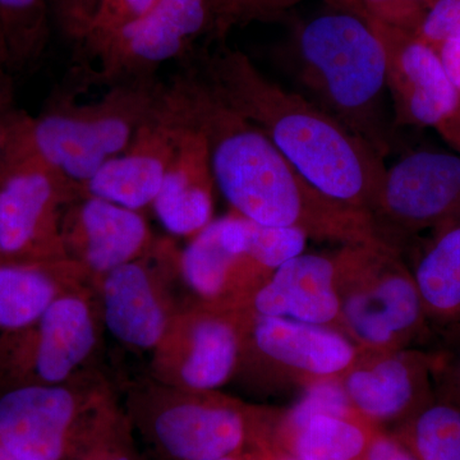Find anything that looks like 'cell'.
Instances as JSON below:
<instances>
[{"label":"cell","instance_id":"cell-39","mask_svg":"<svg viewBox=\"0 0 460 460\" xmlns=\"http://www.w3.org/2000/svg\"><path fill=\"white\" fill-rule=\"evenodd\" d=\"M436 131L440 133L441 137H443L444 140L452 146L453 150L456 151L460 155V107L458 111H456L443 126L438 127Z\"/></svg>","mask_w":460,"mask_h":460},{"label":"cell","instance_id":"cell-25","mask_svg":"<svg viewBox=\"0 0 460 460\" xmlns=\"http://www.w3.org/2000/svg\"><path fill=\"white\" fill-rule=\"evenodd\" d=\"M371 432L350 417L314 416L292 432V456L299 460H358Z\"/></svg>","mask_w":460,"mask_h":460},{"label":"cell","instance_id":"cell-22","mask_svg":"<svg viewBox=\"0 0 460 460\" xmlns=\"http://www.w3.org/2000/svg\"><path fill=\"white\" fill-rule=\"evenodd\" d=\"M48 0H0V65L9 74L40 60L50 38Z\"/></svg>","mask_w":460,"mask_h":460},{"label":"cell","instance_id":"cell-8","mask_svg":"<svg viewBox=\"0 0 460 460\" xmlns=\"http://www.w3.org/2000/svg\"><path fill=\"white\" fill-rule=\"evenodd\" d=\"M80 184L9 148L0 172V263H38L57 250V208Z\"/></svg>","mask_w":460,"mask_h":460},{"label":"cell","instance_id":"cell-27","mask_svg":"<svg viewBox=\"0 0 460 460\" xmlns=\"http://www.w3.org/2000/svg\"><path fill=\"white\" fill-rule=\"evenodd\" d=\"M157 0H100L83 41L75 47L72 71L86 72L118 33L146 16Z\"/></svg>","mask_w":460,"mask_h":460},{"label":"cell","instance_id":"cell-26","mask_svg":"<svg viewBox=\"0 0 460 460\" xmlns=\"http://www.w3.org/2000/svg\"><path fill=\"white\" fill-rule=\"evenodd\" d=\"M395 435L420 460H460V408L435 398Z\"/></svg>","mask_w":460,"mask_h":460},{"label":"cell","instance_id":"cell-29","mask_svg":"<svg viewBox=\"0 0 460 460\" xmlns=\"http://www.w3.org/2000/svg\"><path fill=\"white\" fill-rule=\"evenodd\" d=\"M307 238L298 228L262 226L250 220L247 255L259 268L275 271L288 260L305 252Z\"/></svg>","mask_w":460,"mask_h":460},{"label":"cell","instance_id":"cell-31","mask_svg":"<svg viewBox=\"0 0 460 460\" xmlns=\"http://www.w3.org/2000/svg\"><path fill=\"white\" fill-rule=\"evenodd\" d=\"M368 21L416 33L438 0H361Z\"/></svg>","mask_w":460,"mask_h":460},{"label":"cell","instance_id":"cell-34","mask_svg":"<svg viewBox=\"0 0 460 460\" xmlns=\"http://www.w3.org/2000/svg\"><path fill=\"white\" fill-rule=\"evenodd\" d=\"M118 440L113 429L99 426L81 436L69 456L75 460H135Z\"/></svg>","mask_w":460,"mask_h":460},{"label":"cell","instance_id":"cell-4","mask_svg":"<svg viewBox=\"0 0 460 460\" xmlns=\"http://www.w3.org/2000/svg\"><path fill=\"white\" fill-rule=\"evenodd\" d=\"M162 84L156 78L111 84L102 99L84 104H77L68 84L38 117L21 113L11 150L84 189L109 160L129 146L153 111Z\"/></svg>","mask_w":460,"mask_h":460},{"label":"cell","instance_id":"cell-7","mask_svg":"<svg viewBox=\"0 0 460 460\" xmlns=\"http://www.w3.org/2000/svg\"><path fill=\"white\" fill-rule=\"evenodd\" d=\"M211 26L208 0H157L146 16L109 42L98 66L72 75L87 87L156 80L160 66L192 53L199 38H208Z\"/></svg>","mask_w":460,"mask_h":460},{"label":"cell","instance_id":"cell-3","mask_svg":"<svg viewBox=\"0 0 460 460\" xmlns=\"http://www.w3.org/2000/svg\"><path fill=\"white\" fill-rule=\"evenodd\" d=\"M275 59L296 93L385 159L395 126L386 109V57L367 20L330 9L295 23Z\"/></svg>","mask_w":460,"mask_h":460},{"label":"cell","instance_id":"cell-6","mask_svg":"<svg viewBox=\"0 0 460 460\" xmlns=\"http://www.w3.org/2000/svg\"><path fill=\"white\" fill-rule=\"evenodd\" d=\"M459 214V154L420 148L386 168L371 219L380 243L399 253L404 242Z\"/></svg>","mask_w":460,"mask_h":460},{"label":"cell","instance_id":"cell-17","mask_svg":"<svg viewBox=\"0 0 460 460\" xmlns=\"http://www.w3.org/2000/svg\"><path fill=\"white\" fill-rule=\"evenodd\" d=\"M255 341L269 358L317 377L341 374L356 359V348L341 332L284 317L260 316Z\"/></svg>","mask_w":460,"mask_h":460},{"label":"cell","instance_id":"cell-11","mask_svg":"<svg viewBox=\"0 0 460 460\" xmlns=\"http://www.w3.org/2000/svg\"><path fill=\"white\" fill-rule=\"evenodd\" d=\"M77 405L57 386L14 387L0 396V447L17 460H66L80 440Z\"/></svg>","mask_w":460,"mask_h":460},{"label":"cell","instance_id":"cell-19","mask_svg":"<svg viewBox=\"0 0 460 460\" xmlns=\"http://www.w3.org/2000/svg\"><path fill=\"white\" fill-rule=\"evenodd\" d=\"M147 238L146 223L131 208L87 195L75 210L71 239L93 270L109 272L132 261Z\"/></svg>","mask_w":460,"mask_h":460},{"label":"cell","instance_id":"cell-5","mask_svg":"<svg viewBox=\"0 0 460 460\" xmlns=\"http://www.w3.org/2000/svg\"><path fill=\"white\" fill-rule=\"evenodd\" d=\"M399 253L378 243L345 244L338 283L345 325L366 347H399L429 330L413 274Z\"/></svg>","mask_w":460,"mask_h":460},{"label":"cell","instance_id":"cell-1","mask_svg":"<svg viewBox=\"0 0 460 460\" xmlns=\"http://www.w3.org/2000/svg\"><path fill=\"white\" fill-rule=\"evenodd\" d=\"M168 84L204 136L215 184L237 214L262 226L304 230L344 244L378 243L370 215L326 198L296 171L259 128L206 83L189 59Z\"/></svg>","mask_w":460,"mask_h":460},{"label":"cell","instance_id":"cell-40","mask_svg":"<svg viewBox=\"0 0 460 460\" xmlns=\"http://www.w3.org/2000/svg\"><path fill=\"white\" fill-rule=\"evenodd\" d=\"M326 5L330 9H335V11L347 12V13H352L354 16L367 20V14H366L365 8L361 0H323Z\"/></svg>","mask_w":460,"mask_h":460},{"label":"cell","instance_id":"cell-32","mask_svg":"<svg viewBox=\"0 0 460 460\" xmlns=\"http://www.w3.org/2000/svg\"><path fill=\"white\" fill-rule=\"evenodd\" d=\"M100 0H48L51 23L75 48L83 41Z\"/></svg>","mask_w":460,"mask_h":460},{"label":"cell","instance_id":"cell-36","mask_svg":"<svg viewBox=\"0 0 460 460\" xmlns=\"http://www.w3.org/2000/svg\"><path fill=\"white\" fill-rule=\"evenodd\" d=\"M365 460H420L396 435L372 434Z\"/></svg>","mask_w":460,"mask_h":460},{"label":"cell","instance_id":"cell-33","mask_svg":"<svg viewBox=\"0 0 460 460\" xmlns=\"http://www.w3.org/2000/svg\"><path fill=\"white\" fill-rule=\"evenodd\" d=\"M414 35L431 47L445 40H460V0H438Z\"/></svg>","mask_w":460,"mask_h":460},{"label":"cell","instance_id":"cell-2","mask_svg":"<svg viewBox=\"0 0 460 460\" xmlns=\"http://www.w3.org/2000/svg\"><path fill=\"white\" fill-rule=\"evenodd\" d=\"M186 58L311 186L371 217L386 165L370 145L296 91L269 80L247 54L226 41L196 47Z\"/></svg>","mask_w":460,"mask_h":460},{"label":"cell","instance_id":"cell-24","mask_svg":"<svg viewBox=\"0 0 460 460\" xmlns=\"http://www.w3.org/2000/svg\"><path fill=\"white\" fill-rule=\"evenodd\" d=\"M237 354L238 339L232 326L220 320L201 321L193 330L192 349L181 378L192 389H215L232 374Z\"/></svg>","mask_w":460,"mask_h":460},{"label":"cell","instance_id":"cell-44","mask_svg":"<svg viewBox=\"0 0 460 460\" xmlns=\"http://www.w3.org/2000/svg\"><path fill=\"white\" fill-rule=\"evenodd\" d=\"M208 2H210L211 14H213V9L215 7V4H217V0H208Z\"/></svg>","mask_w":460,"mask_h":460},{"label":"cell","instance_id":"cell-37","mask_svg":"<svg viewBox=\"0 0 460 460\" xmlns=\"http://www.w3.org/2000/svg\"><path fill=\"white\" fill-rule=\"evenodd\" d=\"M447 77L460 95V40H445L434 45Z\"/></svg>","mask_w":460,"mask_h":460},{"label":"cell","instance_id":"cell-16","mask_svg":"<svg viewBox=\"0 0 460 460\" xmlns=\"http://www.w3.org/2000/svg\"><path fill=\"white\" fill-rule=\"evenodd\" d=\"M429 329L460 341V214L429 232L414 270Z\"/></svg>","mask_w":460,"mask_h":460},{"label":"cell","instance_id":"cell-21","mask_svg":"<svg viewBox=\"0 0 460 460\" xmlns=\"http://www.w3.org/2000/svg\"><path fill=\"white\" fill-rule=\"evenodd\" d=\"M250 220L241 215H228L211 220L199 230L181 255L184 278L190 287L205 296L219 295L230 271L247 255Z\"/></svg>","mask_w":460,"mask_h":460},{"label":"cell","instance_id":"cell-20","mask_svg":"<svg viewBox=\"0 0 460 460\" xmlns=\"http://www.w3.org/2000/svg\"><path fill=\"white\" fill-rule=\"evenodd\" d=\"M104 299L105 320L115 337L140 348L160 341L165 316L141 265L129 261L107 272Z\"/></svg>","mask_w":460,"mask_h":460},{"label":"cell","instance_id":"cell-18","mask_svg":"<svg viewBox=\"0 0 460 460\" xmlns=\"http://www.w3.org/2000/svg\"><path fill=\"white\" fill-rule=\"evenodd\" d=\"M36 325L31 343L17 353V358L25 357L27 368L44 383H59L86 358L95 343L89 308L72 296L58 298Z\"/></svg>","mask_w":460,"mask_h":460},{"label":"cell","instance_id":"cell-13","mask_svg":"<svg viewBox=\"0 0 460 460\" xmlns=\"http://www.w3.org/2000/svg\"><path fill=\"white\" fill-rule=\"evenodd\" d=\"M177 111L181 120L180 133L153 204L160 222L172 234H198L213 217L217 184L204 136L187 122L178 107Z\"/></svg>","mask_w":460,"mask_h":460},{"label":"cell","instance_id":"cell-42","mask_svg":"<svg viewBox=\"0 0 460 460\" xmlns=\"http://www.w3.org/2000/svg\"><path fill=\"white\" fill-rule=\"evenodd\" d=\"M217 460H250V459H247L246 456H242V452H241V453H237V454H232V456H223V458L217 459Z\"/></svg>","mask_w":460,"mask_h":460},{"label":"cell","instance_id":"cell-28","mask_svg":"<svg viewBox=\"0 0 460 460\" xmlns=\"http://www.w3.org/2000/svg\"><path fill=\"white\" fill-rule=\"evenodd\" d=\"M304 0H217L208 42L226 41L237 27L255 22H280Z\"/></svg>","mask_w":460,"mask_h":460},{"label":"cell","instance_id":"cell-45","mask_svg":"<svg viewBox=\"0 0 460 460\" xmlns=\"http://www.w3.org/2000/svg\"><path fill=\"white\" fill-rule=\"evenodd\" d=\"M281 460H299V459L295 458V456H290V458L281 459Z\"/></svg>","mask_w":460,"mask_h":460},{"label":"cell","instance_id":"cell-12","mask_svg":"<svg viewBox=\"0 0 460 460\" xmlns=\"http://www.w3.org/2000/svg\"><path fill=\"white\" fill-rule=\"evenodd\" d=\"M434 366L435 357L429 354L393 352L350 371L343 385L365 419L402 425L434 401Z\"/></svg>","mask_w":460,"mask_h":460},{"label":"cell","instance_id":"cell-43","mask_svg":"<svg viewBox=\"0 0 460 460\" xmlns=\"http://www.w3.org/2000/svg\"><path fill=\"white\" fill-rule=\"evenodd\" d=\"M0 460H17L16 458H13V456H11V454H8L5 452L4 449H3L2 447H0Z\"/></svg>","mask_w":460,"mask_h":460},{"label":"cell","instance_id":"cell-14","mask_svg":"<svg viewBox=\"0 0 460 460\" xmlns=\"http://www.w3.org/2000/svg\"><path fill=\"white\" fill-rule=\"evenodd\" d=\"M151 434L172 460H217L241 453L250 440L246 414L228 405L180 402L156 413Z\"/></svg>","mask_w":460,"mask_h":460},{"label":"cell","instance_id":"cell-38","mask_svg":"<svg viewBox=\"0 0 460 460\" xmlns=\"http://www.w3.org/2000/svg\"><path fill=\"white\" fill-rule=\"evenodd\" d=\"M20 115L21 111H14L13 108L0 111V172L7 159Z\"/></svg>","mask_w":460,"mask_h":460},{"label":"cell","instance_id":"cell-41","mask_svg":"<svg viewBox=\"0 0 460 460\" xmlns=\"http://www.w3.org/2000/svg\"><path fill=\"white\" fill-rule=\"evenodd\" d=\"M12 108L11 74L0 65V111Z\"/></svg>","mask_w":460,"mask_h":460},{"label":"cell","instance_id":"cell-30","mask_svg":"<svg viewBox=\"0 0 460 460\" xmlns=\"http://www.w3.org/2000/svg\"><path fill=\"white\" fill-rule=\"evenodd\" d=\"M354 410L343 384L334 380L323 378L305 392L287 419V426L290 431H296L302 425L314 416H338L350 417Z\"/></svg>","mask_w":460,"mask_h":460},{"label":"cell","instance_id":"cell-15","mask_svg":"<svg viewBox=\"0 0 460 460\" xmlns=\"http://www.w3.org/2000/svg\"><path fill=\"white\" fill-rule=\"evenodd\" d=\"M339 265L341 251L332 257L304 252L288 260L257 292V314L328 325L341 316Z\"/></svg>","mask_w":460,"mask_h":460},{"label":"cell","instance_id":"cell-9","mask_svg":"<svg viewBox=\"0 0 460 460\" xmlns=\"http://www.w3.org/2000/svg\"><path fill=\"white\" fill-rule=\"evenodd\" d=\"M386 57V86L395 128L443 126L460 107V95L434 48L414 33L368 21Z\"/></svg>","mask_w":460,"mask_h":460},{"label":"cell","instance_id":"cell-10","mask_svg":"<svg viewBox=\"0 0 460 460\" xmlns=\"http://www.w3.org/2000/svg\"><path fill=\"white\" fill-rule=\"evenodd\" d=\"M181 124L168 87L162 84L153 111L129 146L84 184L86 195L131 210L153 204L174 153Z\"/></svg>","mask_w":460,"mask_h":460},{"label":"cell","instance_id":"cell-35","mask_svg":"<svg viewBox=\"0 0 460 460\" xmlns=\"http://www.w3.org/2000/svg\"><path fill=\"white\" fill-rule=\"evenodd\" d=\"M434 381L435 398L460 408V341L435 357Z\"/></svg>","mask_w":460,"mask_h":460},{"label":"cell","instance_id":"cell-23","mask_svg":"<svg viewBox=\"0 0 460 460\" xmlns=\"http://www.w3.org/2000/svg\"><path fill=\"white\" fill-rule=\"evenodd\" d=\"M56 295L53 278L39 263H0V332L35 325Z\"/></svg>","mask_w":460,"mask_h":460}]
</instances>
